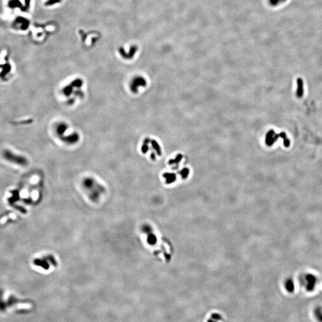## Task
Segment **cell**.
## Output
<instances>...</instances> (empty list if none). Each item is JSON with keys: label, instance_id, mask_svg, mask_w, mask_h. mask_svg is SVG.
<instances>
[{"label": "cell", "instance_id": "cell-1", "mask_svg": "<svg viewBox=\"0 0 322 322\" xmlns=\"http://www.w3.org/2000/svg\"><path fill=\"white\" fill-rule=\"evenodd\" d=\"M147 86V81L142 76H135L131 79L129 83V89L133 94H137L140 88L146 87Z\"/></svg>", "mask_w": 322, "mask_h": 322}, {"label": "cell", "instance_id": "cell-2", "mask_svg": "<svg viewBox=\"0 0 322 322\" xmlns=\"http://www.w3.org/2000/svg\"><path fill=\"white\" fill-rule=\"evenodd\" d=\"M63 142L68 145H74L79 142L80 140V136L78 133L74 131L69 134L64 135L63 137L60 138Z\"/></svg>", "mask_w": 322, "mask_h": 322}, {"label": "cell", "instance_id": "cell-3", "mask_svg": "<svg viewBox=\"0 0 322 322\" xmlns=\"http://www.w3.org/2000/svg\"><path fill=\"white\" fill-rule=\"evenodd\" d=\"M69 126L65 122L60 121L56 124L54 130L56 136L59 138H62L69 130Z\"/></svg>", "mask_w": 322, "mask_h": 322}, {"label": "cell", "instance_id": "cell-4", "mask_svg": "<svg viewBox=\"0 0 322 322\" xmlns=\"http://www.w3.org/2000/svg\"><path fill=\"white\" fill-rule=\"evenodd\" d=\"M279 138H280V133L276 134L273 130H270L266 134L265 138L266 144L268 146H272L275 143Z\"/></svg>", "mask_w": 322, "mask_h": 322}, {"label": "cell", "instance_id": "cell-5", "mask_svg": "<svg viewBox=\"0 0 322 322\" xmlns=\"http://www.w3.org/2000/svg\"><path fill=\"white\" fill-rule=\"evenodd\" d=\"M316 283V279L312 275H308L305 277V288L308 291H313Z\"/></svg>", "mask_w": 322, "mask_h": 322}, {"label": "cell", "instance_id": "cell-6", "mask_svg": "<svg viewBox=\"0 0 322 322\" xmlns=\"http://www.w3.org/2000/svg\"><path fill=\"white\" fill-rule=\"evenodd\" d=\"M137 50V48L136 47L133 46V47H131V49L130 51V53H129L128 54H127L124 52V50L122 47H121L119 50V53H120V54L121 55L122 57H123V58H124V59H132L133 57L135 54V53H136Z\"/></svg>", "mask_w": 322, "mask_h": 322}, {"label": "cell", "instance_id": "cell-7", "mask_svg": "<svg viewBox=\"0 0 322 322\" xmlns=\"http://www.w3.org/2000/svg\"><path fill=\"white\" fill-rule=\"evenodd\" d=\"M297 89L296 94L297 97L301 98L304 95V82L301 78H298L297 80Z\"/></svg>", "mask_w": 322, "mask_h": 322}, {"label": "cell", "instance_id": "cell-8", "mask_svg": "<svg viewBox=\"0 0 322 322\" xmlns=\"http://www.w3.org/2000/svg\"><path fill=\"white\" fill-rule=\"evenodd\" d=\"M150 144L153 148V149L155 151V153L158 154V156H161L162 154V150H161V147L158 141L155 140H150Z\"/></svg>", "mask_w": 322, "mask_h": 322}, {"label": "cell", "instance_id": "cell-9", "mask_svg": "<svg viewBox=\"0 0 322 322\" xmlns=\"http://www.w3.org/2000/svg\"><path fill=\"white\" fill-rule=\"evenodd\" d=\"M151 139L150 138H145L144 140L143 144L141 147V151L143 154H146L148 151L149 150V144L150 142Z\"/></svg>", "mask_w": 322, "mask_h": 322}, {"label": "cell", "instance_id": "cell-10", "mask_svg": "<svg viewBox=\"0 0 322 322\" xmlns=\"http://www.w3.org/2000/svg\"><path fill=\"white\" fill-rule=\"evenodd\" d=\"M314 315L318 322H322V307H315L314 311Z\"/></svg>", "mask_w": 322, "mask_h": 322}, {"label": "cell", "instance_id": "cell-11", "mask_svg": "<svg viewBox=\"0 0 322 322\" xmlns=\"http://www.w3.org/2000/svg\"><path fill=\"white\" fill-rule=\"evenodd\" d=\"M280 138H282L283 140V144H284V146L286 147H289L290 146V140L287 137L286 133L285 132H281L280 133Z\"/></svg>", "mask_w": 322, "mask_h": 322}, {"label": "cell", "instance_id": "cell-12", "mask_svg": "<svg viewBox=\"0 0 322 322\" xmlns=\"http://www.w3.org/2000/svg\"><path fill=\"white\" fill-rule=\"evenodd\" d=\"M285 286L288 292H292L293 291H294V283L292 282V280H289L286 281Z\"/></svg>", "mask_w": 322, "mask_h": 322}, {"label": "cell", "instance_id": "cell-13", "mask_svg": "<svg viewBox=\"0 0 322 322\" xmlns=\"http://www.w3.org/2000/svg\"><path fill=\"white\" fill-rule=\"evenodd\" d=\"M183 158V156L182 154H178V155L176 157L175 159H171L169 160V164L171 165V164H178L180 163V161L182 160Z\"/></svg>", "mask_w": 322, "mask_h": 322}, {"label": "cell", "instance_id": "cell-14", "mask_svg": "<svg viewBox=\"0 0 322 322\" xmlns=\"http://www.w3.org/2000/svg\"><path fill=\"white\" fill-rule=\"evenodd\" d=\"M286 1V0H268V3L270 5L276 7V6H278Z\"/></svg>", "mask_w": 322, "mask_h": 322}, {"label": "cell", "instance_id": "cell-15", "mask_svg": "<svg viewBox=\"0 0 322 322\" xmlns=\"http://www.w3.org/2000/svg\"><path fill=\"white\" fill-rule=\"evenodd\" d=\"M164 177L166 178L168 181L171 182V181H173V180L176 178V175L174 174L166 173L164 174Z\"/></svg>", "mask_w": 322, "mask_h": 322}, {"label": "cell", "instance_id": "cell-16", "mask_svg": "<svg viewBox=\"0 0 322 322\" xmlns=\"http://www.w3.org/2000/svg\"><path fill=\"white\" fill-rule=\"evenodd\" d=\"M189 173V170L188 168H184L182 171H181V174H182L183 177H186L188 175V174Z\"/></svg>", "mask_w": 322, "mask_h": 322}, {"label": "cell", "instance_id": "cell-17", "mask_svg": "<svg viewBox=\"0 0 322 322\" xmlns=\"http://www.w3.org/2000/svg\"><path fill=\"white\" fill-rule=\"evenodd\" d=\"M61 1V0H50L48 2H47L46 3L47 5H52L54 3H59Z\"/></svg>", "mask_w": 322, "mask_h": 322}, {"label": "cell", "instance_id": "cell-18", "mask_svg": "<svg viewBox=\"0 0 322 322\" xmlns=\"http://www.w3.org/2000/svg\"><path fill=\"white\" fill-rule=\"evenodd\" d=\"M150 158L152 160H155L156 159V153L155 152H152V153H150Z\"/></svg>", "mask_w": 322, "mask_h": 322}]
</instances>
